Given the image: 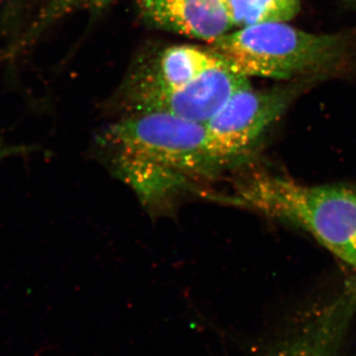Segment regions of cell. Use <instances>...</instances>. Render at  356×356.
I'll return each mask as SVG.
<instances>
[{"label":"cell","mask_w":356,"mask_h":356,"mask_svg":"<svg viewBox=\"0 0 356 356\" xmlns=\"http://www.w3.org/2000/svg\"><path fill=\"white\" fill-rule=\"evenodd\" d=\"M110 165L144 202L165 203L222 166L205 124L159 112L126 114L100 140Z\"/></svg>","instance_id":"6da1fadb"},{"label":"cell","mask_w":356,"mask_h":356,"mask_svg":"<svg viewBox=\"0 0 356 356\" xmlns=\"http://www.w3.org/2000/svg\"><path fill=\"white\" fill-rule=\"evenodd\" d=\"M236 199L264 216L304 229L356 269V187L308 186L261 172L238 182Z\"/></svg>","instance_id":"7a4b0ae2"},{"label":"cell","mask_w":356,"mask_h":356,"mask_svg":"<svg viewBox=\"0 0 356 356\" xmlns=\"http://www.w3.org/2000/svg\"><path fill=\"white\" fill-rule=\"evenodd\" d=\"M208 49L248 79L296 81L318 79L337 69L348 56V44L341 35L315 34L273 22L232 30Z\"/></svg>","instance_id":"3957f363"},{"label":"cell","mask_w":356,"mask_h":356,"mask_svg":"<svg viewBox=\"0 0 356 356\" xmlns=\"http://www.w3.org/2000/svg\"><path fill=\"white\" fill-rule=\"evenodd\" d=\"M316 79H296L262 90L248 86L236 91L205 124L211 152L222 168L238 165L254 153L269 128Z\"/></svg>","instance_id":"277c9868"},{"label":"cell","mask_w":356,"mask_h":356,"mask_svg":"<svg viewBox=\"0 0 356 356\" xmlns=\"http://www.w3.org/2000/svg\"><path fill=\"white\" fill-rule=\"evenodd\" d=\"M250 79L222 62L185 86L123 97L127 114L159 112L206 124Z\"/></svg>","instance_id":"5b68a950"},{"label":"cell","mask_w":356,"mask_h":356,"mask_svg":"<svg viewBox=\"0 0 356 356\" xmlns=\"http://www.w3.org/2000/svg\"><path fill=\"white\" fill-rule=\"evenodd\" d=\"M147 24L207 44L235 29L222 0H138Z\"/></svg>","instance_id":"8992f818"},{"label":"cell","mask_w":356,"mask_h":356,"mask_svg":"<svg viewBox=\"0 0 356 356\" xmlns=\"http://www.w3.org/2000/svg\"><path fill=\"white\" fill-rule=\"evenodd\" d=\"M222 62L208 48L191 44L170 47L133 72L124 88L123 97L179 88Z\"/></svg>","instance_id":"52a82bcc"},{"label":"cell","mask_w":356,"mask_h":356,"mask_svg":"<svg viewBox=\"0 0 356 356\" xmlns=\"http://www.w3.org/2000/svg\"><path fill=\"white\" fill-rule=\"evenodd\" d=\"M234 28L289 22L301 9V0H222Z\"/></svg>","instance_id":"ba28073f"},{"label":"cell","mask_w":356,"mask_h":356,"mask_svg":"<svg viewBox=\"0 0 356 356\" xmlns=\"http://www.w3.org/2000/svg\"><path fill=\"white\" fill-rule=\"evenodd\" d=\"M113 0H13V4H31L34 16L30 25L29 35L38 34L43 28L48 27L54 21L64 17L67 14L81 9H96L107 6Z\"/></svg>","instance_id":"9c48e42d"},{"label":"cell","mask_w":356,"mask_h":356,"mask_svg":"<svg viewBox=\"0 0 356 356\" xmlns=\"http://www.w3.org/2000/svg\"><path fill=\"white\" fill-rule=\"evenodd\" d=\"M29 152H31V147L7 144V143L0 140V161L10 158V156L29 153Z\"/></svg>","instance_id":"30bf717a"},{"label":"cell","mask_w":356,"mask_h":356,"mask_svg":"<svg viewBox=\"0 0 356 356\" xmlns=\"http://www.w3.org/2000/svg\"><path fill=\"white\" fill-rule=\"evenodd\" d=\"M350 6H353V8L356 9V0H346Z\"/></svg>","instance_id":"8fae6325"}]
</instances>
